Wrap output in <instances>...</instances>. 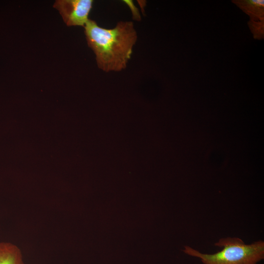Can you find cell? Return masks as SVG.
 I'll use <instances>...</instances> for the list:
<instances>
[{"instance_id":"obj_1","label":"cell","mask_w":264,"mask_h":264,"mask_svg":"<svg viewBox=\"0 0 264 264\" xmlns=\"http://www.w3.org/2000/svg\"><path fill=\"white\" fill-rule=\"evenodd\" d=\"M84 28L88 46L100 69L120 71L126 67L137 38L132 22L120 21L115 27L107 29L89 19Z\"/></svg>"},{"instance_id":"obj_2","label":"cell","mask_w":264,"mask_h":264,"mask_svg":"<svg viewBox=\"0 0 264 264\" xmlns=\"http://www.w3.org/2000/svg\"><path fill=\"white\" fill-rule=\"evenodd\" d=\"M222 249L212 254L202 253L189 246L183 252L200 259L203 264H257L264 258V242L245 244L239 238H223L215 243Z\"/></svg>"},{"instance_id":"obj_3","label":"cell","mask_w":264,"mask_h":264,"mask_svg":"<svg viewBox=\"0 0 264 264\" xmlns=\"http://www.w3.org/2000/svg\"><path fill=\"white\" fill-rule=\"evenodd\" d=\"M93 3L92 0H57L53 6L59 11L67 26L84 27Z\"/></svg>"},{"instance_id":"obj_4","label":"cell","mask_w":264,"mask_h":264,"mask_svg":"<svg viewBox=\"0 0 264 264\" xmlns=\"http://www.w3.org/2000/svg\"><path fill=\"white\" fill-rule=\"evenodd\" d=\"M0 264H25L20 248L10 242H0Z\"/></svg>"},{"instance_id":"obj_5","label":"cell","mask_w":264,"mask_h":264,"mask_svg":"<svg viewBox=\"0 0 264 264\" xmlns=\"http://www.w3.org/2000/svg\"><path fill=\"white\" fill-rule=\"evenodd\" d=\"M124 2H126L129 6H130L133 14V17L134 18H135V20H139L140 18V16H139V14L138 12V9L136 7L134 6L133 2L130 0H125Z\"/></svg>"}]
</instances>
